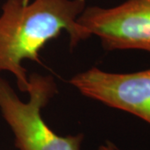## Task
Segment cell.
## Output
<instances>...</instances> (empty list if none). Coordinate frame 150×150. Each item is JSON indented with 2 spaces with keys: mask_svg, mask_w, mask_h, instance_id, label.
<instances>
[{
  "mask_svg": "<svg viewBox=\"0 0 150 150\" xmlns=\"http://www.w3.org/2000/svg\"><path fill=\"white\" fill-rule=\"evenodd\" d=\"M86 0H5L0 15V72H9L27 93L24 60L39 62V52L64 31L75 48L90 36L78 23Z\"/></svg>",
  "mask_w": 150,
  "mask_h": 150,
  "instance_id": "1",
  "label": "cell"
},
{
  "mask_svg": "<svg viewBox=\"0 0 150 150\" xmlns=\"http://www.w3.org/2000/svg\"><path fill=\"white\" fill-rule=\"evenodd\" d=\"M29 100L23 102L0 77V112L14 136L18 150H81L83 134L60 136L44 122L41 111L58 91L52 76H28Z\"/></svg>",
  "mask_w": 150,
  "mask_h": 150,
  "instance_id": "2",
  "label": "cell"
},
{
  "mask_svg": "<svg viewBox=\"0 0 150 150\" xmlns=\"http://www.w3.org/2000/svg\"><path fill=\"white\" fill-rule=\"evenodd\" d=\"M108 51L137 49L150 53V0H127L112 8H85L78 18Z\"/></svg>",
  "mask_w": 150,
  "mask_h": 150,
  "instance_id": "3",
  "label": "cell"
},
{
  "mask_svg": "<svg viewBox=\"0 0 150 150\" xmlns=\"http://www.w3.org/2000/svg\"><path fill=\"white\" fill-rule=\"evenodd\" d=\"M69 83L83 95L150 124V69L115 74L94 67L74 75Z\"/></svg>",
  "mask_w": 150,
  "mask_h": 150,
  "instance_id": "4",
  "label": "cell"
},
{
  "mask_svg": "<svg viewBox=\"0 0 150 150\" xmlns=\"http://www.w3.org/2000/svg\"><path fill=\"white\" fill-rule=\"evenodd\" d=\"M98 150H119L115 146V145H113L111 143H107V144H103L101 145L99 148H98Z\"/></svg>",
  "mask_w": 150,
  "mask_h": 150,
  "instance_id": "5",
  "label": "cell"
}]
</instances>
